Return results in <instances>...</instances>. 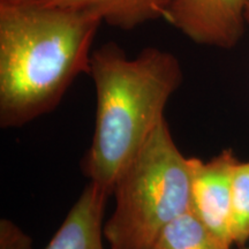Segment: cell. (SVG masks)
I'll return each instance as SVG.
<instances>
[{
    "label": "cell",
    "instance_id": "7",
    "mask_svg": "<svg viewBox=\"0 0 249 249\" xmlns=\"http://www.w3.org/2000/svg\"><path fill=\"white\" fill-rule=\"evenodd\" d=\"M172 0H39L44 5L88 12L103 23L121 30H133L155 20H164Z\"/></svg>",
    "mask_w": 249,
    "mask_h": 249
},
{
    "label": "cell",
    "instance_id": "6",
    "mask_svg": "<svg viewBox=\"0 0 249 249\" xmlns=\"http://www.w3.org/2000/svg\"><path fill=\"white\" fill-rule=\"evenodd\" d=\"M110 196L89 181L45 249H105L104 213Z\"/></svg>",
    "mask_w": 249,
    "mask_h": 249
},
{
    "label": "cell",
    "instance_id": "10",
    "mask_svg": "<svg viewBox=\"0 0 249 249\" xmlns=\"http://www.w3.org/2000/svg\"><path fill=\"white\" fill-rule=\"evenodd\" d=\"M0 249H33V240L12 220H0Z\"/></svg>",
    "mask_w": 249,
    "mask_h": 249
},
{
    "label": "cell",
    "instance_id": "1",
    "mask_svg": "<svg viewBox=\"0 0 249 249\" xmlns=\"http://www.w3.org/2000/svg\"><path fill=\"white\" fill-rule=\"evenodd\" d=\"M103 23L97 15L40 4H0V126L54 110L81 74Z\"/></svg>",
    "mask_w": 249,
    "mask_h": 249
},
{
    "label": "cell",
    "instance_id": "9",
    "mask_svg": "<svg viewBox=\"0 0 249 249\" xmlns=\"http://www.w3.org/2000/svg\"><path fill=\"white\" fill-rule=\"evenodd\" d=\"M231 238L236 247L249 241V161H239L233 176Z\"/></svg>",
    "mask_w": 249,
    "mask_h": 249
},
{
    "label": "cell",
    "instance_id": "5",
    "mask_svg": "<svg viewBox=\"0 0 249 249\" xmlns=\"http://www.w3.org/2000/svg\"><path fill=\"white\" fill-rule=\"evenodd\" d=\"M239 161L231 149H225L208 161L189 157L192 174L191 210L217 238L230 246H233V176Z\"/></svg>",
    "mask_w": 249,
    "mask_h": 249
},
{
    "label": "cell",
    "instance_id": "8",
    "mask_svg": "<svg viewBox=\"0 0 249 249\" xmlns=\"http://www.w3.org/2000/svg\"><path fill=\"white\" fill-rule=\"evenodd\" d=\"M149 249H232V246L217 238L189 210L165 227Z\"/></svg>",
    "mask_w": 249,
    "mask_h": 249
},
{
    "label": "cell",
    "instance_id": "2",
    "mask_svg": "<svg viewBox=\"0 0 249 249\" xmlns=\"http://www.w3.org/2000/svg\"><path fill=\"white\" fill-rule=\"evenodd\" d=\"M89 76L96 93L95 129L82 170L112 195L120 174L165 118L183 71L169 51L149 46L130 58L108 42L92 51Z\"/></svg>",
    "mask_w": 249,
    "mask_h": 249
},
{
    "label": "cell",
    "instance_id": "12",
    "mask_svg": "<svg viewBox=\"0 0 249 249\" xmlns=\"http://www.w3.org/2000/svg\"><path fill=\"white\" fill-rule=\"evenodd\" d=\"M246 20L249 23V0L247 1V9H246Z\"/></svg>",
    "mask_w": 249,
    "mask_h": 249
},
{
    "label": "cell",
    "instance_id": "3",
    "mask_svg": "<svg viewBox=\"0 0 249 249\" xmlns=\"http://www.w3.org/2000/svg\"><path fill=\"white\" fill-rule=\"evenodd\" d=\"M189 158L164 119L114 185L116 207L104 224L111 249H149L160 232L191 210Z\"/></svg>",
    "mask_w": 249,
    "mask_h": 249
},
{
    "label": "cell",
    "instance_id": "13",
    "mask_svg": "<svg viewBox=\"0 0 249 249\" xmlns=\"http://www.w3.org/2000/svg\"><path fill=\"white\" fill-rule=\"evenodd\" d=\"M236 249H249V246H241V247H238Z\"/></svg>",
    "mask_w": 249,
    "mask_h": 249
},
{
    "label": "cell",
    "instance_id": "4",
    "mask_svg": "<svg viewBox=\"0 0 249 249\" xmlns=\"http://www.w3.org/2000/svg\"><path fill=\"white\" fill-rule=\"evenodd\" d=\"M248 0H172L164 20L196 44L229 50L245 33Z\"/></svg>",
    "mask_w": 249,
    "mask_h": 249
},
{
    "label": "cell",
    "instance_id": "11",
    "mask_svg": "<svg viewBox=\"0 0 249 249\" xmlns=\"http://www.w3.org/2000/svg\"><path fill=\"white\" fill-rule=\"evenodd\" d=\"M39 0H0V4L15 5V4H27V2H35Z\"/></svg>",
    "mask_w": 249,
    "mask_h": 249
}]
</instances>
